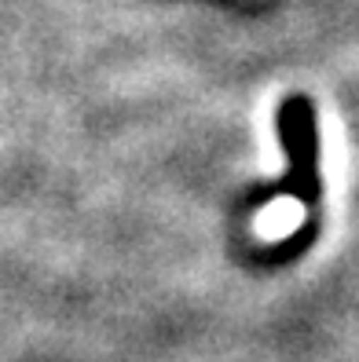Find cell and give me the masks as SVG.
Instances as JSON below:
<instances>
[{
    "mask_svg": "<svg viewBox=\"0 0 359 362\" xmlns=\"http://www.w3.org/2000/svg\"><path fill=\"white\" fill-rule=\"evenodd\" d=\"M301 223H304V202L301 198H275L271 205L261 209V216L253 227H257L261 242H283L293 230H301Z\"/></svg>",
    "mask_w": 359,
    "mask_h": 362,
    "instance_id": "1",
    "label": "cell"
}]
</instances>
